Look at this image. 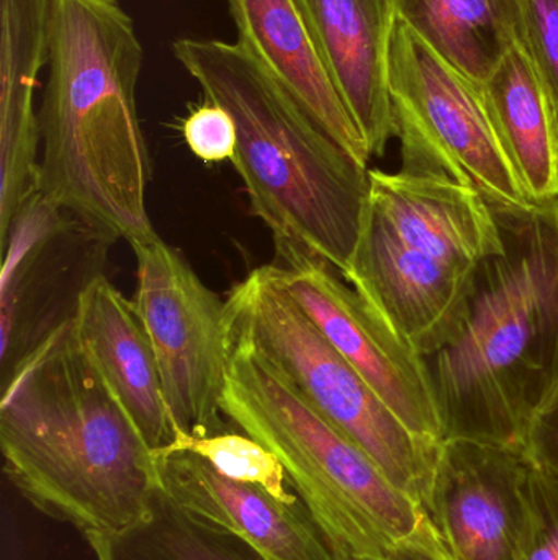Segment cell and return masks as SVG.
Segmentation results:
<instances>
[{
	"label": "cell",
	"instance_id": "22",
	"mask_svg": "<svg viewBox=\"0 0 558 560\" xmlns=\"http://www.w3.org/2000/svg\"><path fill=\"white\" fill-rule=\"evenodd\" d=\"M521 560H558V477L534 464Z\"/></svg>",
	"mask_w": 558,
	"mask_h": 560
},
{
	"label": "cell",
	"instance_id": "9",
	"mask_svg": "<svg viewBox=\"0 0 558 560\" xmlns=\"http://www.w3.org/2000/svg\"><path fill=\"white\" fill-rule=\"evenodd\" d=\"M133 252V305L156 355L176 438L218 433L231 352L225 300L159 236Z\"/></svg>",
	"mask_w": 558,
	"mask_h": 560
},
{
	"label": "cell",
	"instance_id": "27",
	"mask_svg": "<svg viewBox=\"0 0 558 560\" xmlns=\"http://www.w3.org/2000/svg\"><path fill=\"white\" fill-rule=\"evenodd\" d=\"M336 558L337 560H387L385 558H377V556L347 555V552H336Z\"/></svg>",
	"mask_w": 558,
	"mask_h": 560
},
{
	"label": "cell",
	"instance_id": "2",
	"mask_svg": "<svg viewBox=\"0 0 558 560\" xmlns=\"http://www.w3.org/2000/svg\"><path fill=\"white\" fill-rule=\"evenodd\" d=\"M490 207L500 246L475 271L451 338L425 361L442 443L523 447L558 382V199Z\"/></svg>",
	"mask_w": 558,
	"mask_h": 560
},
{
	"label": "cell",
	"instance_id": "4",
	"mask_svg": "<svg viewBox=\"0 0 558 560\" xmlns=\"http://www.w3.org/2000/svg\"><path fill=\"white\" fill-rule=\"evenodd\" d=\"M174 56L231 115L233 166L277 256L301 253L346 275L370 199V170L343 150L241 43L179 38Z\"/></svg>",
	"mask_w": 558,
	"mask_h": 560
},
{
	"label": "cell",
	"instance_id": "16",
	"mask_svg": "<svg viewBox=\"0 0 558 560\" xmlns=\"http://www.w3.org/2000/svg\"><path fill=\"white\" fill-rule=\"evenodd\" d=\"M75 338L111 394L156 453L176 440L163 381L146 329L134 310L104 275L79 296Z\"/></svg>",
	"mask_w": 558,
	"mask_h": 560
},
{
	"label": "cell",
	"instance_id": "25",
	"mask_svg": "<svg viewBox=\"0 0 558 560\" xmlns=\"http://www.w3.org/2000/svg\"><path fill=\"white\" fill-rule=\"evenodd\" d=\"M523 450L534 466L558 477V382L534 413L524 434Z\"/></svg>",
	"mask_w": 558,
	"mask_h": 560
},
{
	"label": "cell",
	"instance_id": "18",
	"mask_svg": "<svg viewBox=\"0 0 558 560\" xmlns=\"http://www.w3.org/2000/svg\"><path fill=\"white\" fill-rule=\"evenodd\" d=\"M495 128L534 202L558 199V117L521 43L480 88Z\"/></svg>",
	"mask_w": 558,
	"mask_h": 560
},
{
	"label": "cell",
	"instance_id": "19",
	"mask_svg": "<svg viewBox=\"0 0 558 560\" xmlns=\"http://www.w3.org/2000/svg\"><path fill=\"white\" fill-rule=\"evenodd\" d=\"M442 59L482 88L524 38V0H390Z\"/></svg>",
	"mask_w": 558,
	"mask_h": 560
},
{
	"label": "cell",
	"instance_id": "13",
	"mask_svg": "<svg viewBox=\"0 0 558 560\" xmlns=\"http://www.w3.org/2000/svg\"><path fill=\"white\" fill-rule=\"evenodd\" d=\"M161 486L182 505L251 542L268 560H337L301 497L282 499L256 483L223 476L183 447L156 451Z\"/></svg>",
	"mask_w": 558,
	"mask_h": 560
},
{
	"label": "cell",
	"instance_id": "14",
	"mask_svg": "<svg viewBox=\"0 0 558 560\" xmlns=\"http://www.w3.org/2000/svg\"><path fill=\"white\" fill-rule=\"evenodd\" d=\"M318 52L359 127L370 158L395 137L389 91L390 0H295Z\"/></svg>",
	"mask_w": 558,
	"mask_h": 560
},
{
	"label": "cell",
	"instance_id": "5",
	"mask_svg": "<svg viewBox=\"0 0 558 560\" xmlns=\"http://www.w3.org/2000/svg\"><path fill=\"white\" fill-rule=\"evenodd\" d=\"M498 246L494 210L475 190L370 170L363 232L343 278L428 358L451 338L475 271Z\"/></svg>",
	"mask_w": 558,
	"mask_h": 560
},
{
	"label": "cell",
	"instance_id": "26",
	"mask_svg": "<svg viewBox=\"0 0 558 560\" xmlns=\"http://www.w3.org/2000/svg\"><path fill=\"white\" fill-rule=\"evenodd\" d=\"M387 560H454L442 542L431 518L413 538L395 542L389 549Z\"/></svg>",
	"mask_w": 558,
	"mask_h": 560
},
{
	"label": "cell",
	"instance_id": "12",
	"mask_svg": "<svg viewBox=\"0 0 558 560\" xmlns=\"http://www.w3.org/2000/svg\"><path fill=\"white\" fill-rule=\"evenodd\" d=\"M531 469L523 447L441 444L426 512L452 559L521 560Z\"/></svg>",
	"mask_w": 558,
	"mask_h": 560
},
{
	"label": "cell",
	"instance_id": "17",
	"mask_svg": "<svg viewBox=\"0 0 558 560\" xmlns=\"http://www.w3.org/2000/svg\"><path fill=\"white\" fill-rule=\"evenodd\" d=\"M248 48L292 92L310 117L367 166L366 140L334 85L295 0H226Z\"/></svg>",
	"mask_w": 558,
	"mask_h": 560
},
{
	"label": "cell",
	"instance_id": "10",
	"mask_svg": "<svg viewBox=\"0 0 558 560\" xmlns=\"http://www.w3.org/2000/svg\"><path fill=\"white\" fill-rule=\"evenodd\" d=\"M111 242L38 194L23 207L2 245L3 378L74 318Z\"/></svg>",
	"mask_w": 558,
	"mask_h": 560
},
{
	"label": "cell",
	"instance_id": "11",
	"mask_svg": "<svg viewBox=\"0 0 558 560\" xmlns=\"http://www.w3.org/2000/svg\"><path fill=\"white\" fill-rule=\"evenodd\" d=\"M275 278L328 341L422 440L441 446L442 427L425 358L327 262L277 256Z\"/></svg>",
	"mask_w": 558,
	"mask_h": 560
},
{
	"label": "cell",
	"instance_id": "6",
	"mask_svg": "<svg viewBox=\"0 0 558 560\" xmlns=\"http://www.w3.org/2000/svg\"><path fill=\"white\" fill-rule=\"evenodd\" d=\"M222 410L268 447L336 552L385 558L429 520L245 339L229 335Z\"/></svg>",
	"mask_w": 558,
	"mask_h": 560
},
{
	"label": "cell",
	"instance_id": "15",
	"mask_svg": "<svg viewBox=\"0 0 558 560\" xmlns=\"http://www.w3.org/2000/svg\"><path fill=\"white\" fill-rule=\"evenodd\" d=\"M49 0H0V246L38 194L35 89L48 51Z\"/></svg>",
	"mask_w": 558,
	"mask_h": 560
},
{
	"label": "cell",
	"instance_id": "3",
	"mask_svg": "<svg viewBox=\"0 0 558 560\" xmlns=\"http://www.w3.org/2000/svg\"><path fill=\"white\" fill-rule=\"evenodd\" d=\"M0 446L23 497L85 538L136 522L161 486L154 451L85 355L72 319L7 375Z\"/></svg>",
	"mask_w": 558,
	"mask_h": 560
},
{
	"label": "cell",
	"instance_id": "23",
	"mask_svg": "<svg viewBox=\"0 0 558 560\" xmlns=\"http://www.w3.org/2000/svg\"><path fill=\"white\" fill-rule=\"evenodd\" d=\"M523 48L558 117V0H524Z\"/></svg>",
	"mask_w": 558,
	"mask_h": 560
},
{
	"label": "cell",
	"instance_id": "21",
	"mask_svg": "<svg viewBox=\"0 0 558 560\" xmlns=\"http://www.w3.org/2000/svg\"><path fill=\"white\" fill-rule=\"evenodd\" d=\"M170 446L183 447L209 460L223 476L264 487L282 499L300 497L281 460L248 434L218 433L206 436H177Z\"/></svg>",
	"mask_w": 558,
	"mask_h": 560
},
{
	"label": "cell",
	"instance_id": "7",
	"mask_svg": "<svg viewBox=\"0 0 558 560\" xmlns=\"http://www.w3.org/2000/svg\"><path fill=\"white\" fill-rule=\"evenodd\" d=\"M229 335L261 352L383 476L426 510L439 447L416 436L275 278L254 269L225 300Z\"/></svg>",
	"mask_w": 558,
	"mask_h": 560
},
{
	"label": "cell",
	"instance_id": "20",
	"mask_svg": "<svg viewBox=\"0 0 558 560\" xmlns=\"http://www.w3.org/2000/svg\"><path fill=\"white\" fill-rule=\"evenodd\" d=\"M85 539L97 560H268L238 533L177 502L163 486L136 522Z\"/></svg>",
	"mask_w": 558,
	"mask_h": 560
},
{
	"label": "cell",
	"instance_id": "24",
	"mask_svg": "<svg viewBox=\"0 0 558 560\" xmlns=\"http://www.w3.org/2000/svg\"><path fill=\"white\" fill-rule=\"evenodd\" d=\"M182 131L187 147L205 163H222L235 158V121L219 105L206 102L197 107L183 120Z\"/></svg>",
	"mask_w": 558,
	"mask_h": 560
},
{
	"label": "cell",
	"instance_id": "8",
	"mask_svg": "<svg viewBox=\"0 0 558 560\" xmlns=\"http://www.w3.org/2000/svg\"><path fill=\"white\" fill-rule=\"evenodd\" d=\"M389 91L402 173L452 180L495 206L537 203L504 150L480 88L396 16L390 36Z\"/></svg>",
	"mask_w": 558,
	"mask_h": 560
},
{
	"label": "cell",
	"instance_id": "1",
	"mask_svg": "<svg viewBox=\"0 0 558 560\" xmlns=\"http://www.w3.org/2000/svg\"><path fill=\"white\" fill-rule=\"evenodd\" d=\"M144 48L120 0H49L38 196L102 235L154 238L138 117Z\"/></svg>",
	"mask_w": 558,
	"mask_h": 560
}]
</instances>
